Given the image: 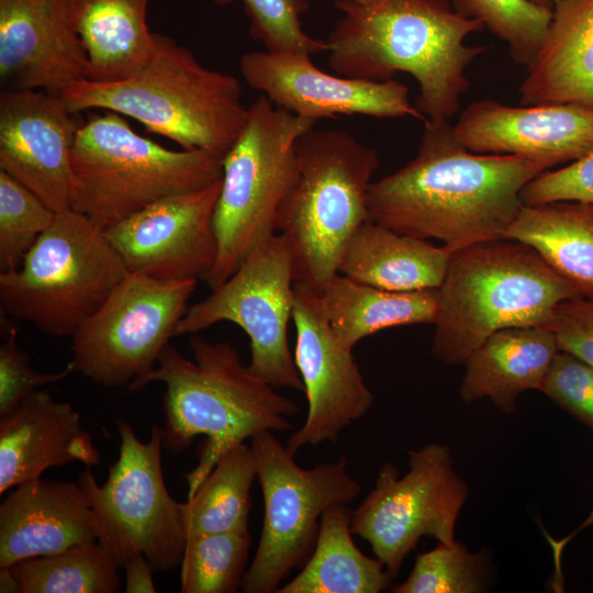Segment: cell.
Wrapping results in <instances>:
<instances>
[{"label": "cell", "mask_w": 593, "mask_h": 593, "mask_svg": "<svg viewBox=\"0 0 593 593\" xmlns=\"http://www.w3.org/2000/svg\"><path fill=\"white\" fill-rule=\"evenodd\" d=\"M423 123L414 158L371 182L368 220L399 233L438 239L451 251L504 239L524 205L522 189L552 165L473 153L457 139L449 121Z\"/></svg>", "instance_id": "obj_1"}, {"label": "cell", "mask_w": 593, "mask_h": 593, "mask_svg": "<svg viewBox=\"0 0 593 593\" xmlns=\"http://www.w3.org/2000/svg\"><path fill=\"white\" fill-rule=\"evenodd\" d=\"M343 16L325 40L328 66L339 76L371 81L398 71L418 85L416 109L426 120L449 121L469 88L468 66L488 49L466 45L485 26L458 13L450 0H381L363 5L337 0Z\"/></svg>", "instance_id": "obj_2"}, {"label": "cell", "mask_w": 593, "mask_h": 593, "mask_svg": "<svg viewBox=\"0 0 593 593\" xmlns=\"http://www.w3.org/2000/svg\"><path fill=\"white\" fill-rule=\"evenodd\" d=\"M189 347L192 359L168 344L156 367L128 384L132 392L150 382L165 383L164 449L177 454L197 436L205 437L197 466L184 474L188 499L231 448L261 432L290 430L291 418L300 412L294 401L255 376L230 343L194 334Z\"/></svg>", "instance_id": "obj_3"}, {"label": "cell", "mask_w": 593, "mask_h": 593, "mask_svg": "<svg viewBox=\"0 0 593 593\" xmlns=\"http://www.w3.org/2000/svg\"><path fill=\"white\" fill-rule=\"evenodd\" d=\"M58 96L70 113L112 111L182 149L222 159L248 116L235 76L206 68L188 48L158 33L149 58L131 76L111 82L82 79Z\"/></svg>", "instance_id": "obj_4"}, {"label": "cell", "mask_w": 593, "mask_h": 593, "mask_svg": "<svg viewBox=\"0 0 593 593\" xmlns=\"http://www.w3.org/2000/svg\"><path fill=\"white\" fill-rule=\"evenodd\" d=\"M437 291L432 353L447 365L501 329L541 327L560 302L581 298L535 249L505 238L451 251Z\"/></svg>", "instance_id": "obj_5"}, {"label": "cell", "mask_w": 593, "mask_h": 593, "mask_svg": "<svg viewBox=\"0 0 593 593\" xmlns=\"http://www.w3.org/2000/svg\"><path fill=\"white\" fill-rule=\"evenodd\" d=\"M299 176L277 217L293 250L295 282L317 292L337 273L346 244L368 221L378 153L350 133L312 127L298 141Z\"/></svg>", "instance_id": "obj_6"}, {"label": "cell", "mask_w": 593, "mask_h": 593, "mask_svg": "<svg viewBox=\"0 0 593 593\" xmlns=\"http://www.w3.org/2000/svg\"><path fill=\"white\" fill-rule=\"evenodd\" d=\"M72 210L102 231L164 198L222 178V158L174 150L137 134L123 115L107 111L79 125L71 154Z\"/></svg>", "instance_id": "obj_7"}, {"label": "cell", "mask_w": 593, "mask_h": 593, "mask_svg": "<svg viewBox=\"0 0 593 593\" xmlns=\"http://www.w3.org/2000/svg\"><path fill=\"white\" fill-rule=\"evenodd\" d=\"M315 124L264 94L248 107L245 126L222 159L213 214L217 256L204 278L211 290L276 234L278 213L299 176L298 141Z\"/></svg>", "instance_id": "obj_8"}, {"label": "cell", "mask_w": 593, "mask_h": 593, "mask_svg": "<svg viewBox=\"0 0 593 593\" xmlns=\"http://www.w3.org/2000/svg\"><path fill=\"white\" fill-rule=\"evenodd\" d=\"M127 273L101 228L72 209L59 212L21 266L0 272L1 314L71 336Z\"/></svg>", "instance_id": "obj_9"}, {"label": "cell", "mask_w": 593, "mask_h": 593, "mask_svg": "<svg viewBox=\"0 0 593 593\" xmlns=\"http://www.w3.org/2000/svg\"><path fill=\"white\" fill-rule=\"evenodd\" d=\"M250 447L264 500V522L240 589L272 593L307 560L325 511L336 504L349 505L361 486L349 473L344 456L304 469L272 432L256 434Z\"/></svg>", "instance_id": "obj_10"}, {"label": "cell", "mask_w": 593, "mask_h": 593, "mask_svg": "<svg viewBox=\"0 0 593 593\" xmlns=\"http://www.w3.org/2000/svg\"><path fill=\"white\" fill-rule=\"evenodd\" d=\"M119 458L100 485L90 469L79 475L97 521L98 541L120 568L143 555L155 571L180 566L188 538L182 503L168 492L161 468V427L144 443L118 421Z\"/></svg>", "instance_id": "obj_11"}, {"label": "cell", "mask_w": 593, "mask_h": 593, "mask_svg": "<svg viewBox=\"0 0 593 593\" xmlns=\"http://www.w3.org/2000/svg\"><path fill=\"white\" fill-rule=\"evenodd\" d=\"M294 259L289 238L275 234L198 303L175 335H194L220 322L238 325L249 338V370L273 388L303 391L288 343L294 304Z\"/></svg>", "instance_id": "obj_12"}, {"label": "cell", "mask_w": 593, "mask_h": 593, "mask_svg": "<svg viewBox=\"0 0 593 593\" xmlns=\"http://www.w3.org/2000/svg\"><path fill=\"white\" fill-rule=\"evenodd\" d=\"M197 282L128 272L71 335L74 370L103 388L149 373L187 312Z\"/></svg>", "instance_id": "obj_13"}, {"label": "cell", "mask_w": 593, "mask_h": 593, "mask_svg": "<svg viewBox=\"0 0 593 593\" xmlns=\"http://www.w3.org/2000/svg\"><path fill=\"white\" fill-rule=\"evenodd\" d=\"M449 448L428 444L409 451V470L383 465L373 488L350 512L354 535L366 540L393 579L422 537L456 540L455 528L468 496Z\"/></svg>", "instance_id": "obj_14"}, {"label": "cell", "mask_w": 593, "mask_h": 593, "mask_svg": "<svg viewBox=\"0 0 593 593\" xmlns=\"http://www.w3.org/2000/svg\"><path fill=\"white\" fill-rule=\"evenodd\" d=\"M292 320L296 329L293 358L307 401L303 425L286 444L295 456L305 447L336 443L348 425L369 412L374 396L353 350L335 336L320 292L294 282Z\"/></svg>", "instance_id": "obj_15"}, {"label": "cell", "mask_w": 593, "mask_h": 593, "mask_svg": "<svg viewBox=\"0 0 593 593\" xmlns=\"http://www.w3.org/2000/svg\"><path fill=\"white\" fill-rule=\"evenodd\" d=\"M222 178L156 201L103 233L132 273L164 280L204 279L217 243L213 214Z\"/></svg>", "instance_id": "obj_16"}, {"label": "cell", "mask_w": 593, "mask_h": 593, "mask_svg": "<svg viewBox=\"0 0 593 593\" xmlns=\"http://www.w3.org/2000/svg\"><path fill=\"white\" fill-rule=\"evenodd\" d=\"M311 55L290 52H249L239 59L245 82L275 105L314 121L339 115L377 119L425 118L410 101L399 80L371 81L325 72Z\"/></svg>", "instance_id": "obj_17"}, {"label": "cell", "mask_w": 593, "mask_h": 593, "mask_svg": "<svg viewBox=\"0 0 593 593\" xmlns=\"http://www.w3.org/2000/svg\"><path fill=\"white\" fill-rule=\"evenodd\" d=\"M79 125L58 94L1 90L0 170L55 213L72 209L71 154Z\"/></svg>", "instance_id": "obj_18"}, {"label": "cell", "mask_w": 593, "mask_h": 593, "mask_svg": "<svg viewBox=\"0 0 593 593\" xmlns=\"http://www.w3.org/2000/svg\"><path fill=\"white\" fill-rule=\"evenodd\" d=\"M454 132L470 152L541 159L555 167L593 149V110L571 103L512 107L478 100L459 113Z\"/></svg>", "instance_id": "obj_19"}, {"label": "cell", "mask_w": 593, "mask_h": 593, "mask_svg": "<svg viewBox=\"0 0 593 593\" xmlns=\"http://www.w3.org/2000/svg\"><path fill=\"white\" fill-rule=\"evenodd\" d=\"M87 69L67 0H0L2 90L59 94Z\"/></svg>", "instance_id": "obj_20"}, {"label": "cell", "mask_w": 593, "mask_h": 593, "mask_svg": "<svg viewBox=\"0 0 593 593\" xmlns=\"http://www.w3.org/2000/svg\"><path fill=\"white\" fill-rule=\"evenodd\" d=\"M93 540L97 521L79 482L32 479L0 505V567Z\"/></svg>", "instance_id": "obj_21"}, {"label": "cell", "mask_w": 593, "mask_h": 593, "mask_svg": "<svg viewBox=\"0 0 593 593\" xmlns=\"http://www.w3.org/2000/svg\"><path fill=\"white\" fill-rule=\"evenodd\" d=\"M72 461L97 466L100 455L70 403L37 390L0 416V494Z\"/></svg>", "instance_id": "obj_22"}, {"label": "cell", "mask_w": 593, "mask_h": 593, "mask_svg": "<svg viewBox=\"0 0 593 593\" xmlns=\"http://www.w3.org/2000/svg\"><path fill=\"white\" fill-rule=\"evenodd\" d=\"M519 103L593 110V0H553L547 33L519 86Z\"/></svg>", "instance_id": "obj_23"}, {"label": "cell", "mask_w": 593, "mask_h": 593, "mask_svg": "<svg viewBox=\"0 0 593 593\" xmlns=\"http://www.w3.org/2000/svg\"><path fill=\"white\" fill-rule=\"evenodd\" d=\"M559 351L556 336L544 327L501 329L466 360L460 396L468 403L486 398L503 413L512 414L523 392L541 391Z\"/></svg>", "instance_id": "obj_24"}, {"label": "cell", "mask_w": 593, "mask_h": 593, "mask_svg": "<svg viewBox=\"0 0 593 593\" xmlns=\"http://www.w3.org/2000/svg\"><path fill=\"white\" fill-rule=\"evenodd\" d=\"M450 255L445 245L435 246L368 220L346 244L337 273L390 291L438 289Z\"/></svg>", "instance_id": "obj_25"}, {"label": "cell", "mask_w": 593, "mask_h": 593, "mask_svg": "<svg viewBox=\"0 0 593 593\" xmlns=\"http://www.w3.org/2000/svg\"><path fill=\"white\" fill-rule=\"evenodd\" d=\"M67 1L87 55L86 79L116 81L147 61L156 37L146 20L149 0Z\"/></svg>", "instance_id": "obj_26"}, {"label": "cell", "mask_w": 593, "mask_h": 593, "mask_svg": "<svg viewBox=\"0 0 593 593\" xmlns=\"http://www.w3.org/2000/svg\"><path fill=\"white\" fill-rule=\"evenodd\" d=\"M505 239L530 246L581 298L593 301V203L524 204Z\"/></svg>", "instance_id": "obj_27"}, {"label": "cell", "mask_w": 593, "mask_h": 593, "mask_svg": "<svg viewBox=\"0 0 593 593\" xmlns=\"http://www.w3.org/2000/svg\"><path fill=\"white\" fill-rule=\"evenodd\" d=\"M320 295L335 336L350 350L362 338L389 327L434 324L438 311L437 289L390 291L340 273L323 286Z\"/></svg>", "instance_id": "obj_28"}, {"label": "cell", "mask_w": 593, "mask_h": 593, "mask_svg": "<svg viewBox=\"0 0 593 593\" xmlns=\"http://www.w3.org/2000/svg\"><path fill=\"white\" fill-rule=\"evenodd\" d=\"M350 512L342 504L325 511L311 555L278 593H378L389 586L384 566L356 546Z\"/></svg>", "instance_id": "obj_29"}, {"label": "cell", "mask_w": 593, "mask_h": 593, "mask_svg": "<svg viewBox=\"0 0 593 593\" xmlns=\"http://www.w3.org/2000/svg\"><path fill=\"white\" fill-rule=\"evenodd\" d=\"M256 479L251 447L242 443L231 448L193 496L182 503L188 536L248 530L250 491Z\"/></svg>", "instance_id": "obj_30"}, {"label": "cell", "mask_w": 593, "mask_h": 593, "mask_svg": "<svg viewBox=\"0 0 593 593\" xmlns=\"http://www.w3.org/2000/svg\"><path fill=\"white\" fill-rule=\"evenodd\" d=\"M9 568L19 593H115L121 588L120 566L98 540L23 559Z\"/></svg>", "instance_id": "obj_31"}, {"label": "cell", "mask_w": 593, "mask_h": 593, "mask_svg": "<svg viewBox=\"0 0 593 593\" xmlns=\"http://www.w3.org/2000/svg\"><path fill=\"white\" fill-rule=\"evenodd\" d=\"M250 539L248 530L188 536L180 563V592H236L247 571Z\"/></svg>", "instance_id": "obj_32"}, {"label": "cell", "mask_w": 593, "mask_h": 593, "mask_svg": "<svg viewBox=\"0 0 593 593\" xmlns=\"http://www.w3.org/2000/svg\"><path fill=\"white\" fill-rule=\"evenodd\" d=\"M461 15L474 19L504 41L512 59L527 66L539 49L552 9L532 0H450Z\"/></svg>", "instance_id": "obj_33"}, {"label": "cell", "mask_w": 593, "mask_h": 593, "mask_svg": "<svg viewBox=\"0 0 593 593\" xmlns=\"http://www.w3.org/2000/svg\"><path fill=\"white\" fill-rule=\"evenodd\" d=\"M55 216L31 190L0 170V272L21 266Z\"/></svg>", "instance_id": "obj_34"}, {"label": "cell", "mask_w": 593, "mask_h": 593, "mask_svg": "<svg viewBox=\"0 0 593 593\" xmlns=\"http://www.w3.org/2000/svg\"><path fill=\"white\" fill-rule=\"evenodd\" d=\"M485 567L481 555L472 553L460 541L439 542L418 555L404 582L394 593H479L484 590Z\"/></svg>", "instance_id": "obj_35"}, {"label": "cell", "mask_w": 593, "mask_h": 593, "mask_svg": "<svg viewBox=\"0 0 593 593\" xmlns=\"http://www.w3.org/2000/svg\"><path fill=\"white\" fill-rule=\"evenodd\" d=\"M250 21V36L268 52L318 54L327 52L325 40L305 33L301 14L309 3L305 0H242Z\"/></svg>", "instance_id": "obj_36"}, {"label": "cell", "mask_w": 593, "mask_h": 593, "mask_svg": "<svg viewBox=\"0 0 593 593\" xmlns=\"http://www.w3.org/2000/svg\"><path fill=\"white\" fill-rule=\"evenodd\" d=\"M4 332L0 346V416L14 410L42 387L61 381L75 371L69 362L57 372L36 371L29 355L18 345L14 325H9Z\"/></svg>", "instance_id": "obj_37"}, {"label": "cell", "mask_w": 593, "mask_h": 593, "mask_svg": "<svg viewBox=\"0 0 593 593\" xmlns=\"http://www.w3.org/2000/svg\"><path fill=\"white\" fill-rule=\"evenodd\" d=\"M541 392L593 429V367L560 350L546 376Z\"/></svg>", "instance_id": "obj_38"}, {"label": "cell", "mask_w": 593, "mask_h": 593, "mask_svg": "<svg viewBox=\"0 0 593 593\" xmlns=\"http://www.w3.org/2000/svg\"><path fill=\"white\" fill-rule=\"evenodd\" d=\"M525 205L557 201L593 203V149L557 170H546L521 191Z\"/></svg>", "instance_id": "obj_39"}, {"label": "cell", "mask_w": 593, "mask_h": 593, "mask_svg": "<svg viewBox=\"0 0 593 593\" xmlns=\"http://www.w3.org/2000/svg\"><path fill=\"white\" fill-rule=\"evenodd\" d=\"M541 327L557 338L560 350L593 367V301L575 298L560 302Z\"/></svg>", "instance_id": "obj_40"}, {"label": "cell", "mask_w": 593, "mask_h": 593, "mask_svg": "<svg viewBox=\"0 0 593 593\" xmlns=\"http://www.w3.org/2000/svg\"><path fill=\"white\" fill-rule=\"evenodd\" d=\"M126 593H155L154 568L143 555L130 557L123 564Z\"/></svg>", "instance_id": "obj_41"}, {"label": "cell", "mask_w": 593, "mask_h": 593, "mask_svg": "<svg viewBox=\"0 0 593 593\" xmlns=\"http://www.w3.org/2000/svg\"><path fill=\"white\" fill-rule=\"evenodd\" d=\"M0 592L19 593L18 581L9 567H0Z\"/></svg>", "instance_id": "obj_42"}, {"label": "cell", "mask_w": 593, "mask_h": 593, "mask_svg": "<svg viewBox=\"0 0 593 593\" xmlns=\"http://www.w3.org/2000/svg\"><path fill=\"white\" fill-rule=\"evenodd\" d=\"M534 3L552 9L553 0H532Z\"/></svg>", "instance_id": "obj_43"}, {"label": "cell", "mask_w": 593, "mask_h": 593, "mask_svg": "<svg viewBox=\"0 0 593 593\" xmlns=\"http://www.w3.org/2000/svg\"><path fill=\"white\" fill-rule=\"evenodd\" d=\"M351 1H355L359 4H363V5H370V4H374L381 0H351Z\"/></svg>", "instance_id": "obj_44"}, {"label": "cell", "mask_w": 593, "mask_h": 593, "mask_svg": "<svg viewBox=\"0 0 593 593\" xmlns=\"http://www.w3.org/2000/svg\"><path fill=\"white\" fill-rule=\"evenodd\" d=\"M212 1L220 5H226L232 2V0H212Z\"/></svg>", "instance_id": "obj_45"}]
</instances>
